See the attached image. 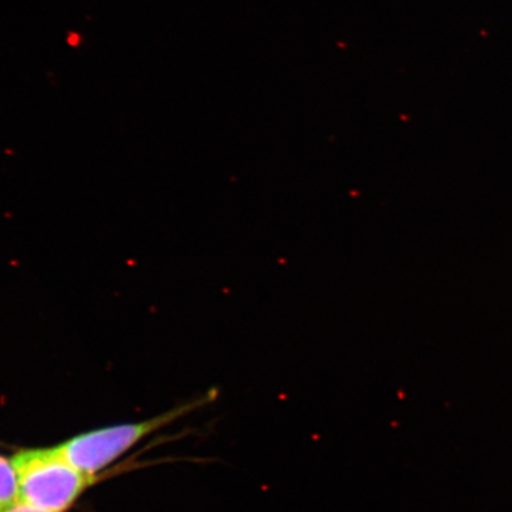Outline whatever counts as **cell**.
<instances>
[{
  "instance_id": "cell-1",
  "label": "cell",
  "mask_w": 512,
  "mask_h": 512,
  "mask_svg": "<svg viewBox=\"0 0 512 512\" xmlns=\"http://www.w3.org/2000/svg\"><path fill=\"white\" fill-rule=\"evenodd\" d=\"M18 483V502L48 512H63L89 485L94 475L76 469L56 446L16 454L11 459Z\"/></svg>"
},
{
  "instance_id": "cell-2",
  "label": "cell",
  "mask_w": 512,
  "mask_h": 512,
  "mask_svg": "<svg viewBox=\"0 0 512 512\" xmlns=\"http://www.w3.org/2000/svg\"><path fill=\"white\" fill-rule=\"evenodd\" d=\"M211 394L208 393L204 398H200L188 405L177 407L172 411L156 416V418L137 422V424L120 425L102 430L78 435L73 439L56 446L57 451L62 454L76 469L82 472L95 475L96 472L104 469L107 465L114 462L121 454L125 453L138 441L162 428L171 424L182 415L192 411L198 406L209 402Z\"/></svg>"
},
{
  "instance_id": "cell-3",
  "label": "cell",
  "mask_w": 512,
  "mask_h": 512,
  "mask_svg": "<svg viewBox=\"0 0 512 512\" xmlns=\"http://www.w3.org/2000/svg\"><path fill=\"white\" fill-rule=\"evenodd\" d=\"M18 502V483L11 460L0 457V512H5Z\"/></svg>"
},
{
  "instance_id": "cell-4",
  "label": "cell",
  "mask_w": 512,
  "mask_h": 512,
  "mask_svg": "<svg viewBox=\"0 0 512 512\" xmlns=\"http://www.w3.org/2000/svg\"><path fill=\"white\" fill-rule=\"evenodd\" d=\"M5 512H48L41 509H37L35 507H31V505L23 504L17 502L14 507L6 510Z\"/></svg>"
},
{
  "instance_id": "cell-5",
  "label": "cell",
  "mask_w": 512,
  "mask_h": 512,
  "mask_svg": "<svg viewBox=\"0 0 512 512\" xmlns=\"http://www.w3.org/2000/svg\"><path fill=\"white\" fill-rule=\"evenodd\" d=\"M81 42V36L78 34V32H69L67 43L70 47L78 48L79 44Z\"/></svg>"
}]
</instances>
